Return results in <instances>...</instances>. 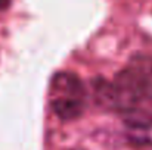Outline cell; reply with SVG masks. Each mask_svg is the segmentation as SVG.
<instances>
[{"label":"cell","instance_id":"2","mask_svg":"<svg viewBox=\"0 0 152 150\" xmlns=\"http://www.w3.org/2000/svg\"><path fill=\"white\" fill-rule=\"evenodd\" d=\"M114 81L130 91L139 101H152V56H133Z\"/></svg>","mask_w":152,"mask_h":150},{"label":"cell","instance_id":"1","mask_svg":"<svg viewBox=\"0 0 152 150\" xmlns=\"http://www.w3.org/2000/svg\"><path fill=\"white\" fill-rule=\"evenodd\" d=\"M50 107L59 119L71 121L84 112L86 90L72 72H59L50 84Z\"/></svg>","mask_w":152,"mask_h":150},{"label":"cell","instance_id":"3","mask_svg":"<svg viewBox=\"0 0 152 150\" xmlns=\"http://www.w3.org/2000/svg\"><path fill=\"white\" fill-rule=\"evenodd\" d=\"M124 128L127 138L139 147H152V113L149 110H136L124 115Z\"/></svg>","mask_w":152,"mask_h":150},{"label":"cell","instance_id":"4","mask_svg":"<svg viewBox=\"0 0 152 150\" xmlns=\"http://www.w3.org/2000/svg\"><path fill=\"white\" fill-rule=\"evenodd\" d=\"M9 3H10V0H0V10L6 9L9 6Z\"/></svg>","mask_w":152,"mask_h":150}]
</instances>
